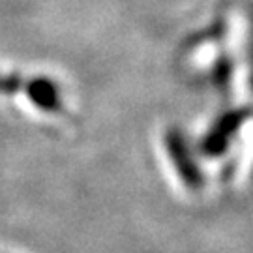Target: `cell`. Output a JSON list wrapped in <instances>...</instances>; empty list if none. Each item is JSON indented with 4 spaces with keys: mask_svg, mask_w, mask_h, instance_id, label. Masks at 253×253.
I'll return each instance as SVG.
<instances>
[{
    "mask_svg": "<svg viewBox=\"0 0 253 253\" xmlns=\"http://www.w3.org/2000/svg\"><path fill=\"white\" fill-rule=\"evenodd\" d=\"M165 146H167V154H169L172 167H174L176 174L180 176V180L184 182V186L191 191L203 190L205 176H203L197 160L191 156L186 137L182 135L178 129H171L165 137Z\"/></svg>",
    "mask_w": 253,
    "mask_h": 253,
    "instance_id": "obj_1",
    "label": "cell"
},
{
    "mask_svg": "<svg viewBox=\"0 0 253 253\" xmlns=\"http://www.w3.org/2000/svg\"><path fill=\"white\" fill-rule=\"evenodd\" d=\"M248 118L246 111H233L214 122V126L207 131V135L201 141V150L208 158H219L233 143V137L238 133V129Z\"/></svg>",
    "mask_w": 253,
    "mask_h": 253,
    "instance_id": "obj_2",
    "label": "cell"
}]
</instances>
